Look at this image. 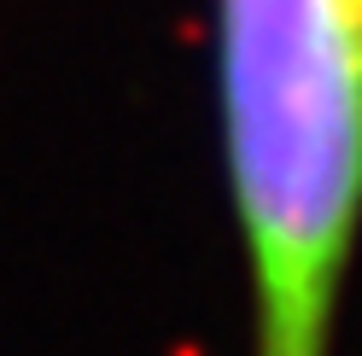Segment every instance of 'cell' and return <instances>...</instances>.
Returning a JSON list of instances; mask_svg holds the SVG:
<instances>
[{"instance_id": "1", "label": "cell", "mask_w": 362, "mask_h": 356, "mask_svg": "<svg viewBox=\"0 0 362 356\" xmlns=\"http://www.w3.org/2000/svg\"><path fill=\"white\" fill-rule=\"evenodd\" d=\"M252 356H333L362 228V0H216Z\"/></svg>"}]
</instances>
